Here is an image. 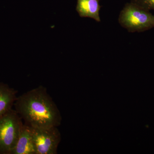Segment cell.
I'll return each instance as SVG.
<instances>
[{"label": "cell", "mask_w": 154, "mask_h": 154, "mask_svg": "<svg viewBox=\"0 0 154 154\" xmlns=\"http://www.w3.org/2000/svg\"><path fill=\"white\" fill-rule=\"evenodd\" d=\"M17 91L0 82V116L13 109L17 97Z\"/></svg>", "instance_id": "6"}, {"label": "cell", "mask_w": 154, "mask_h": 154, "mask_svg": "<svg viewBox=\"0 0 154 154\" xmlns=\"http://www.w3.org/2000/svg\"><path fill=\"white\" fill-rule=\"evenodd\" d=\"M119 22L128 32H143L154 28V16L137 5L130 4L119 14Z\"/></svg>", "instance_id": "3"}, {"label": "cell", "mask_w": 154, "mask_h": 154, "mask_svg": "<svg viewBox=\"0 0 154 154\" xmlns=\"http://www.w3.org/2000/svg\"><path fill=\"white\" fill-rule=\"evenodd\" d=\"M23 124L13 108L0 116V154H11Z\"/></svg>", "instance_id": "2"}, {"label": "cell", "mask_w": 154, "mask_h": 154, "mask_svg": "<svg viewBox=\"0 0 154 154\" xmlns=\"http://www.w3.org/2000/svg\"><path fill=\"white\" fill-rule=\"evenodd\" d=\"M140 5H137L144 9L149 11L154 10V0H138Z\"/></svg>", "instance_id": "8"}, {"label": "cell", "mask_w": 154, "mask_h": 154, "mask_svg": "<svg viewBox=\"0 0 154 154\" xmlns=\"http://www.w3.org/2000/svg\"><path fill=\"white\" fill-rule=\"evenodd\" d=\"M57 127H30L36 154L57 153L58 147L61 139L60 132Z\"/></svg>", "instance_id": "4"}, {"label": "cell", "mask_w": 154, "mask_h": 154, "mask_svg": "<svg viewBox=\"0 0 154 154\" xmlns=\"http://www.w3.org/2000/svg\"><path fill=\"white\" fill-rule=\"evenodd\" d=\"M24 124L34 128L58 127L61 115L45 87L39 86L17 97L14 106Z\"/></svg>", "instance_id": "1"}, {"label": "cell", "mask_w": 154, "mask_h": 154, "mask_svg": "<svg viewBox=\"0 0 154 154\" xmlns=\"http://www.w3.org/2000/svg\"><path fill=\"white\" fill-rule=\"evenodd\" d=\"M11 154H36L30 127L23 124Z\"/></svg>", "instance_id": "5"}, {"label": "cell", "mask_w": 154, "mask_h": 154, "mask_svg": "<svg viewBox=\"0 0 154 154\" xmlns=\"http://www.w3.org/2000/svg\"><path fill=\"white\" fill-rule=\"evenodd\" d=\"M99 0H78L76 11L81 17H88L101 22Z\"/></svg>", "instance_id": "7"}]
</instances>
